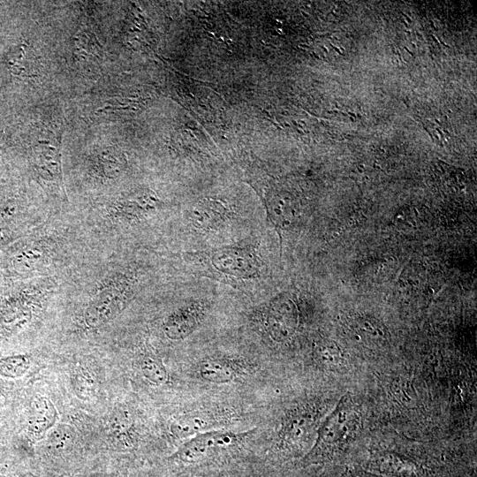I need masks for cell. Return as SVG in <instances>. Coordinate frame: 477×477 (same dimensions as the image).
I'll use <instances>...</instances> for the list:
<instances>
[{"label":"cell","instance_id":"obj_4","mask_svg":"<svg viewBox=\"0 0 477 477\" xmlns=\"http://www.w3.org/2000/svg\"><path fill=\"white\" fill-rule=\"evenodd\" d=\"M60 238L38 225L0 251V277L48 276L60 254Z\"/></svg>","mask_w":477,"mask_h":477},{"label":"cell","instance_id":"obj_13","mask_svg":"<svg viewBox=\"0 0 477 477\" xmlns=\"http://www.w3.org/2000/svg\"><path fill=\"white\" fill-rule=\"evenodd\" d=\"M232 419L231 412L201 410L183 414L170 425V433L175 438H189L195 435L214 430Z\"/></svg>","mask_w":477,"mask_h":477},{"label":"cell","instance_id":"obj_22","mask_svg":"<svg viewBox=\"0 0 477 477\" xmlns=\"http://www.w3.org/2000/svg\"><path fill=\"white\" fill-rule=\"evenodd\" d=\"M267 208L272 222L282 229L290 228L299 217V208L290 197L273 200Z\"/></svg>","mask_w":477,"mask_h":477},{"label":"cell","instance_id":"obj_24","mask_svg":"<svg viewBox=\"0 0 477 477\" xmlns=\"http://www.w3.org/2000/svg\"><path fill=\"white\" fill-rule=\"evenodd\" d=\"M37 58L26 45L19 46L16 50L10 55L9 64L17 72H24L26 75H32L37 72Z\"/></svg>","mask_w":477,"mask_h":477},{"label":"cell","instance_id":"obj_25","mask_svg":"<svg viewBox=\"0 0 477 477\" xmlns=\"http://www.w3.org/2000/svg\"><path fill=\"white\" fill-rule=\"evenodd\" d=\"M425 215L417 208L413 207L407 210L402 211L396 216L397 223L405 228H416L423 224Z\"/></svg>","mask_w":477,"mask_h":477},{"label":"cell","instance_id":"obj_27","mask_svg":"<svg viewBox=\"0 0 477 477\" xmlns=\"http://www.w3.org/2000/svg\"><path fill=\"white\" fill-rule=\"evenodd\" d=\"M330 46L340 55H343V53L340 51L339 48H337L335 45L330 43Z\"/></svg>","mask_w":477,"mask_h":477},{"label":"cell","instance_id":"obj_23","mask_svg":"<svg viewBox=\"0 0 477 477\" xmlns=\"http://www.w3.org/2000/svg\"><path fill=\"white\" fill-rule=\"evenodd\" d=\"M317 361L326 367H339L344 361V354L339 345L334 341L324 340L314 348Z\"/></svg>","mask_w":477,"mask_h":477},{"label":"cell","instance_id":"obj_9","mask_svg":"<svg viewBox=\"0 0 477 477\" xmlns=\"http://www.w3.org/2000/svg\"><path fill=\"white\" fill-rule=\"evenodd\" d=\"M33 152L31 166L41 184L60 192L64 190L60 140L57 138L39 139Z\"/></svg>","mask_w":477,"mask_h":477},{"label":"cell","instance_id":"obj_16","mask_svg":"<svg viewBox=\"0 0 477 477\" xmlns=\"http://www.w3.org/2000/svg\"><path fill=\"white\" fill-rule=\"evenodd\" d=\"M229 208L220 201L204 199L193 208L190 220L200 230H216L223 226L230 218Z\"/></svg>","mask_w":477,"mask_h":477},{"label":"cell","instance_id":"obj_14","mask_svg":"<svg viewBox=\"0 0 477 477\" xmlns=\"http://www.w3.org/2000/svg\"><path fill=\"white\" fill-rule=\"evenodd\" d=\"M204 306L200 303L179 307L163 320L161 329L163 335L170 340H180L192 334L204 314Z\"/></svg>","mask_w":477,"mask_h":477},{"label":"cell","instance_id":"obj_7","mask_svg":"<svg viewBox=\"0 0 477 477\" xmlns=\"http://www.w3.org/2000/svg\"><path fill=\"white\" fill-rule=\"evenodd\" d=\"M36 220L22 197L0 194V251L36 227Z\"/></svg>","mask_w":477,"mask_h":477},{"label":"cell","instance_id":"obj_10","mask_svg":"<svg viewBox=\"0 0 477 477\" xmlns=\"http://www.w3.org/2000/svg\"><path fill=\"white\" fill-rule=\"evenodd\" d=\"M158 204L153 193L122 197L106 206L102 221L108 227L129 225L148 216Z\"/></svg>","mask_w":477,"mask_h":477},{"label":"cell","instance_id":"obj_15","mask_svg":"<svg viewBox=\"0 0 477 477\" xmlns=\"http://www.w3.org/2000/svg\"><path fill=\"white\" fill-rule=\"evenodd\" d=\"M367 470L384 477H418L419 467L412 459L391 451L375 453Z\"/></svg>","mask_w":477,"mask_h":477},{"label":"cell","instance_id":"obj_3","mask_svg":"<svg viewBox=\"0 0 477 477\" xmlns=\"http://www.w3.org/2000/svg\"><path fill=\"white\" fill-rule=\"evenodd\" d=\"M138 285V274L132 269L108 271L88 290L73 318L72 329L88 337L108 328L132 301Z\"/></svg>","mask_w":477,"mask_h":477},{"label":"cell","instance_id":"obj_28","mask_svg":"<svg viewBox=\"0 0 477 477\" xmlns=\"http://www.w3.org/2000/svg\"><path fill=\"white\" fill-rule=\"evenodd\" d=\"M406 19L409 23H412V19L404 12H400Z\"/></svg>","mask_w":477,"mask_h":477},{"label":"cell","instance_id":"obj_21","mask_svg":"<svg viewBox=\"0 0 477 477\" xmlns=\"http://www.w3.org/2000/svg\"><path fill=\"white\" fill-rule=\"evenodd\" d=\"M124 169V158L110 149L95 156L91 162L90 170L94 177L101 179H112L118 177Z\"/></svg>","mask_w":477,"mask_h":477},{"label":"cell","instance_id":"obj_30","mask_svg":"<svg viewBox=\"0 0 477 477\" xmlns=\"http://www.w3.org/2000/svg\"><path fill=\"white\" fill-rule=\"evenodd\" d=\"M435 131L438 132V133L440 134L441 138H443V132H441V130L437 127H435Z\"/></svg>","mask_w":477,"mask_h":477},{"label":"cell","instance_id":"obj_33","mask_svg":"<svg viewBox=\"0 0 477 477\" xmlns=\"http://www.w3.org/2000/svg\"><path fill=\"white\" fill-rule=\"evenodd\" d=\"M402 22L405 24V26L406 27H408L407 23H406L404 19H402Z\"/></svg>","mask_w":477,"mask_h":477},{"label":"cell","instance_id":"obj_31","mask_svg":"<svg viewBox=\"0 0 477 477\" xmlns=\"http://www.w3.org/2000/svg\"><path fill=\"white\" fill-rule=\"evenodd\" d=\"M349 115L352 116L354 118H356V115L352 112H348Z\"/></svg>","mask_w":477,"mask_h":477},{"label":"cell","instance_id":"obj_18","mask_svg":"<svg viewBox=\"0 0 477 477\" xmlns=\"http://www.w3.org/2000/svg\"><path fill=\"white\" fill-rule=\"evenodd\" d=\"M316 417L306 409L292 413L281 430L283 442L297 445L311 438L316 426Z\"/></svg>","mask_w":477,"mask_h":477},{"label":"cell","instance_id":"obj_5","mask_svg":"<svg viewBox=\"0 0 477 477\" xmlns=\"http://www.w3.org/2000/svg\"><path fill=\"white\" fill-rule=\"evenodd\" d=\"M359 413L352 399L344 396L318 428L313 447L305 456L308 463L325 461L337 453L353 435Z\"/></svg>","mask_w":477,"mask_h":477},{"label":"cell","instance_id":"obj_20","mask_svg":"<svg viewBox=\"0 0 477 477\" xmlns=\"http://www.w3.org/2000/svg\"><path fill=\"white\" fill-rule=\"evenodd\" d=\"M201 379L213 383L231 382L238 375L237 364L225 358H208L203 360L198 367Z\"/></svg>","mask_w":477,"mask_h":477},{"label":"cell","instance_id":"obj_29","mask_svg":"<svg viewBox=\"0 0 477 477\" xmlns=\"http://www.w3.org/2000/svg\"><path fill=\"white\" fill-rule=\"evenodd\" d=\"M404 49H405L411 56H413V57L414 56L413 53L409 49H407V47L405 46Z\"/></svg>","mask_w":477,"mask_h":477},{"label":"cell","instance_id":"obj_8","mask_svg":"<svg viewBox=\"0 0 477 477\" xmlns=\"http://www.w3.org/2000/svg\"><path fill=\"white\" fill-rule=\"evenodd\" d=\"M254 431L243 433L228 430L206 431L189 437L187 441L181 444L172 458L185 462L197 461L216 450L239 443Z\"/></svg>","mask_w":477,"mask_h":477},{"label":"cell","instance_id":"obj_11","mask_svg":"<svg viewBox=\"0 0 477 477\" xmlns=\"http://www.w3.org/2000/svg\"><path fill=\"white\" fill-rule=\"evenodd\" d=\"M210 262L216 271L238 279L253 278L260 269L254 250L246 246L216 249L210 256Z\"/></svg>","mask_w":477,"mask_h":477},{"label":"cell","instance_id":"obj_6","mask_svg":"<svg viewBox=\"0 0 477 477\" xmlns=\"http://www.w3.org/2000/svg\"><path fill=\"white\" fill-rule=\"evenodd\" d=\"M52 352L40 348L0 354V388L10 391L28 383L48 366Z\"/></svg>","mask_w":477,"mask_h":477},{"label":"cell","instance_id":"obj_12","mask_svg":"<svg viewBox=\"0 0 477 477\" xmlns=\"http://www.w3.org/2000/svg\"><path fill=\"white\" fill-rule=\"evenodd\" d=\"M299 324V311L294 300L280 294L271 300L265 312V327L269 336L277 342L289 339Z\"/></svg>","mask_w":477,"mask_h":477},{"label":"cell","instance_id":"obj_26","mask_svg":"<svg viewBox=\"0 0 477 477\" xmlns=\"http://www.w3.org/2000/svg\"><path fill=\"white\" fill-rule=\"evenodd\" d=\"M340 477H384L362 468H350Z\"/></svg>","mask_w":477,"mask_h":477},{"label":"cell","instance_id":"obj_17","mask_svg":"<svg viewBox=\"0 0 477 477\" xmlns=\"http://www.w3.org/2000/svg\"><path fill=\"white\" fill-rule=\"evenodd\" d=\"M132 366L137 374L149 385H168L170 374L163 360L151 352H142L135 356Z\"/></svg>","mask_w":477,"mask_h":477},{"label":"cell","instance_id":"obj_32","mask_svg":"<svg viewBox=\"0 0 477 477\" xmlns=\"http://www.w3.org/2000/svg\"><path fill=\"white\" fill-rule=\"evenodd\" d=\"M430 24H431L432 27H433L435 30H436V27L434 26V23H433L432 21H430Z\"/></svg>","mask_w":477,"mask_h":477},{"label":"cell","instance_id":"obj_19","mask_svg":"<svg viewBox=\"0 0 477 477\" xmlns=\"http://www.w3.org/2000/svg\"><path fill=\"white\" fill-rule=\"evenodd\" d=\"M351 330L361 343L382 345L390 337L388 329L375 317L358 315L351 322Z\"/></svg>","mask_w":477,"mask_h":477},{"label":"cell","instance_id":"obj_2","mask_svg":"<svg viewBox=\"0 0 477 477\" xmlns=\"http://www.w3.org/2000/svg\"><path fill=\"white\" fill-rule=\"evenodd\" d=\"M46 369L69 405L83 413L102 414L117 393L115 374L102 352H54Z\"/></svg>","mask_w":477,"mask_h":477},{"label":"cell","instance_id":"obj_1","mask_svg":"<svg viewBox=\"0 0 477 477\" xmlns=\"http://www.w3.org/2000/svg\"><path fill=\"white\" fill-rule=\"evenodd\" d=\"M52 276L0 277V354L38 348L52 318L57 295Z\"/></svg>","mask_w":477,"mask_h":477},{"label":"cell","instance_id":"obj_35","mask_svg":"<svg viewBox=\"0 0 477 477\" xmlns=\"http://www.w3.org/2000/svg\"><path fill=\"white\" fill-rule=\"evenodd\" d=\"M435 121L439 125H442L437 119H435Z\"/></svg>","mask_w":477,"mask_h":477},{"label":"cell","instance_id":"obj_34","mask_svg":"<svg viewBox=\"0 0 477 477\" xmlns=\"http://www.w3.org/2000/svg\"><path fill=\"white\" fill-rule=\"evenodd\" d=\"M321 48L325 51V52H328V49L326 48H324L323 46H321Z\"/></svg>","mask_w":477,"mask_h":477}]
</instances>
